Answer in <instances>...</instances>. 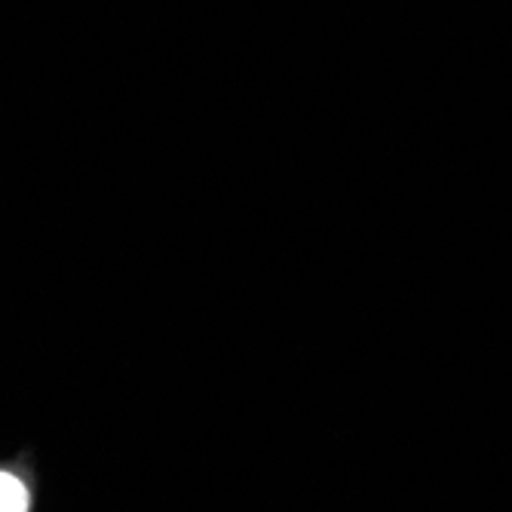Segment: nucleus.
I'll return each mask as SVG.
<instances>
[{
  "instance_id": "f257e3e1",
  "label": "nucleus",
  "mask_w": 512,
  "mask_h": 512,
  "mask_svg": "<svg viewBox=\"0 0 512 512\" xmlns=\"http://www.w3.org/2000/svg\"><path fill=\"white\" fill-rule=\"evenodd\" d=\"M34 509V476L25 463H0V512Z\"/></svg>"
}]
</instances>
